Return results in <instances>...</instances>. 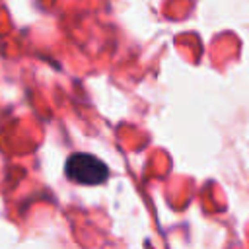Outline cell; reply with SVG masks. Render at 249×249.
Instances as JSON below:
<instances>
[{
  "label": "cell",
  "instance_id": "6da1fadb",
  "mask_svg": "<svg viewBox=\"0 0 249 249\" xmlns=\"http://www.w3.org/2000/svg\"><path fill=\"white\" fill-rule=\"evenodd\" d=\"M66 177L80 185H101L109 177L107 165L91 154H72L64 165Z\"/></svg>",
  "mask_w": 249,
  "mask_h": 249
}]
</instances>
